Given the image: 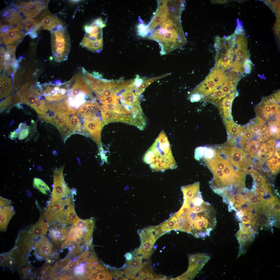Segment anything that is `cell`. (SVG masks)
Instances as JSON below:
<instances>
[{
	"instance_id": "6da1fadb",
	"label": "cell",
	"mask_w": 280,
	"mask_h": 280,
	"mask_svg": "<svg viewBox=\"0 0 280 280\" xmlns=\"http://www.w3.org/2000/svg\"><path fill=\"white\" fill-rule=\"evenodd\" d=\"M184 2L158 1L155 15L149 24L145 25L146 36L158 43L162 55L183 46L187 42L181 21Z\"/></svg>"
},
{
	"instance_id": "7a4b0ae2",
	"label": "cell",
	"mask_w": 280,
	"mask_h": 280,
	"mask_svg": "<svg viewBox=\"0 0 280 280\" xmlns=\"http://www.w3.org/2000/svg\"><path fill=\"white\" fill-rule=\"evenodd\" d=\"M185 206L181 213L178 212L180 226L187 222L191 226L190 234L196 238L209 236L216 223V211L203 199L200 191L190 198H184Z\"/></svg>"
},
{
	"instance_id": "3957f363",
	"label": "cell",
	"mask_w": 280,
	"mask_h": 280,
	"mask_svg": "<svg viewBox=\"0 0 280 280\" xmlns=\"http://www.w3.org/2000/svg\"><path fill=\"white\" fill-rule=\"evenodd\" d=\"M143 160L149 165L153 172H164L177 167L170 143L164 130L161 131L146 152Z\"/></svg>"
},
{
	"instance_id": "277c9868",
	"label": "cell",
	"mask_w": 280,
	"mask_h": 280,
	"mask_svg": "<svg viewBox=\"0 0 280 280\" xmlns=\"http://www.w3.org/2000/svg\"><path fill=\"white\" fill-rule=\"evenodd\" d=\"M71 47L70 36L66 26L51 32L52 54L55 61L67 60Z\"/></svg>"
},
{
	"instance_id": "5b68a950",
	"label": "cell",
	"mask_w": 280,
	"mask_h": 280,
	"mask_svg": "<svg viewBox=\"0 0 280 280\" xmlns=\"http://www.w3.org/2000/svg\"><path fill=\"white\" fill-rule=\"evenodd\" d=\"M105 26L102 19L99 18L90 25L86 26V33L80 45L92 52H100L103 46L102 28Z\"/></svg>"
},
{
	"instance_id": "8992f818",
	"label": "cell",
	"mask_w": 280,
	"mask_h": 280,
	"mask_svg": "<svg viewBox=\"0 0 280 280\" xmlns=\"http://www.w3.org/2000/svg\"><path fill=\"white\" fill-rule=\"evenodd\" d=\"M218 149L234 166L246 173H248L249 170L254 165L252 159L248 157L241 148L223 145L218 146Z\"/></svg>"
},
{
	"instance_id": "52a82bcc",
	"label": "cell",
	"mask_w": 280,
	"mask_h": 280,
	"mask_svg": "<svg viewBox=\"0 0 280 280\" xmlns=\"http://www.w3.org/2000/svg\"><path fill=\"white\" fill-rule=\"evenodd\" d=\"M189 266L186 271L177 277V280L193 279L210 259V257L202 253L190 255Z\"/></svg>"
},
{
	"instance_id": "ba28073f",
	"label": "cell",
	"mask_w": 280,
	"mask_h": 280,
	"mask_svg": "<svg viewBox=\"0 0 280 280\" xmlns=\"http://www.w3.org/2000/svg\"><path fill=\"white\" fill-rule=\"evenodd\" d=\"M64 166L55 169L53 172V186L51 200L65 199L69 197L71 191L65 181Z\"/></svg>"
},
{
	"instance_id": "9c48e42d",
	"label": "cell",
	"mask_w": 280,
	"mask_h": 280,
	"mask_svg": "<svg viewBox=\"0 0 280 280\" xmlns=\"http://www.w3.org/2000/svg\"><path fill=\"white\" fill-rule=\"evenodd\" d=\"M36 21L42 29L51 32L66 26L64 22L51 13L47 8L44 9L40 12L37 16Z\"/></svg>"
},
{
	"instance_id": "30bf717a",
	"label": "cell",
	"mask_w": 280,
	"mask_h": 280,
	"mask_svg": "<svg viewBox=\"0 0 280 280\" xmlns=\"http://www.w3.org/2000/svg\"><path fill=\"white\" fill-rule=\"evenodd\" d=\"M253 226L250 224L241 223L239 230L235 235L239 244L238 256L245 253L246 249L254 240L255 235Z\"/></svg>"
},
{
	"instance_id": "8fae6325",
	"label": "cell",
	"mask_w": 280,
	"mask_h": 280,
	"mask_svg": "<svg viewBox=\"0 0 280 280\" xmlns=\"http://www.w3.org/2000/svg\"><path fill=\"white\" fill-rule=\"evenodd\" d=\"M48 1H36L24 2L19 6V11L27 18H33L37 16L44 9L47 8Z\"/></svg>"
},
{
	"instance_id": "7c38bea8",
	"label": "cell",
	"mask_w": 280,
	"mask_h": 280,
	"mask_svg": "<svg viewBox=\"0 0 280 280\" xmlns=\"http://www.w3.org/2000/svg\"><path fill=\"white\" fill-rule=\"evenodd\" d=\"M34 239L29 229L23 230L19 233L14 247L23 255L26 256L34 245Z\"/></svg>"
},
{
	"instance_id": "4fadbf2b",
	"label": "cell",
	"mask_w": 280,
	"mask_h": 280,
	"mask_svg": "<svg viewBox=\"0 0 280 280\" xmlns=\"http://www.w3.org/2000/svg\"><path fill=\"white\" fill-rule=\"evenodd\" d=\"M72 197V196L65 199L50 200L44 213V218L48 223L69 204Z\"/></svg>"
},
{
	"instance_id": "5bb4252c",
	"label": "cell",
	"mask_w": 280,
	"mask_h": 280,
	"mask_svg": "<svg viewBox=\"0 0 280 280\" xmlns=\"http://www.w3.org/2000/svg\"><path fill=\"white\" fill-rule=\"evenodd\" d=\"M36 258L39 260L46 258L52 253V245L44 236L41 237L34 244Z\"/></svg>"
},
{
	"instance_id": "9a60e30c",
	"label": "cell",
	"mask_w": 280,
	"mask_h": 280,
	"mask_svg": "<svg viewBox=\"0 0 280 280\" xmlns=\"http://www.w3.org/2000/svg\"><path fill=\"white\" fill-rule=\"evenodd\" d=\"M87 118L89 120L85 122V127L90 133L91 136L100 148L102 149L101 141V121L99 118L96 115L91 116Z\"/></svg>"
},
{
	"instance_id": "2e32d148",
	"label": "cell",
	"mask_w": 280,
	"mask_h": 280,
	"mask_svg": "<svg viewBox=\"0 0 280 280\" xmlns=\"http://www.w3.org/2000/svg\"><path fill=\"white\" fill-rule=\"evenodd\" d=\"M23 31L15 27L1 33V42L7 46H16L26 35Z\"/></svg>"
},
{
	"instance_id": "e0dca14e",
	"label": "cell",
	"mask_w": 280,
	"mask_h": 280,
	"mask_svg": "<svg viewBox=\"0 0 280 280\" xmlns=\"http://www.w3.org/2000/svg\"><path fill=\"white\" fill-rule=\"evenodd\" d=\"M22 19V17L18 12L14 8H8L1 12V26H10L18 24Z\"/></svg>"
},
{
	"instance_id": "ac0fdd59",
	"label": "cell",
	"mask_w": 280,
	"mask_h": 280,
	"mask_svg": "<svg viewBox=\"0 0 280 280\" xmlns=\"http://www.w3.org/2000/svg\"><path fill=\"white\" fill-rule=\"evenodd\" d=\"M16 47V46H7L4 67L5 71L10 75L15 73L18 67L15 56Z\"/></svg>"
},
{
	"instance_id": "d6986e66",
	"label": "cell",
	"mask_w": 280,
	"mask_h": 280,
	"mask_svg": "<svg viewBox=\"0 0 280 280\" xmlns=\"http://www.w3.org/2000/svg\"><path fill=\"white\" fill-rule=\"evenodd\" d=\"M274 103L275 102L270 97L263 99L256 108L257 116L265 121L268 120L272 116L270 105Z\"/></svg>"
},
{
	"instance_id": "ffe728a7",
	"label": "cell",
	"mask_w": 280,
	"mask_h": 280,
	"mask_svg": "<svg viewBox=\"0 0 280 280\" xmlns=\"http://www.w3.org/2000/svg\"><path fill=\"white\" fill-rule=\"evenodd\" d=\"M261 206L265 213L270 217L279 215L280 202L278 199L275 196L263 201Z\"/></svg>"
},
{
	"instance_id": "44dd1931",
	"label": "cell",
	"mask_w": 280,
	"mask_h": 280,
	"mask_svg": "<svg viewBox=\"0 0 280 280\" xmlns=\"http://www.w3.org/2000/svg\"><path fill=\"white\" fill-rule=\"evenodd\" d=\"M13 206L11 205L0 207V231H5L12 218L15 213Z\"/></svg>"
},
{
	"instance_id": "7402d4cb",
	"label": "cell",
	"mask_w": 280,
	"mask_h": 280,
	"mask_svg": "<svg viewBox=\"0 0 280 280\" xmlns=\"http://www.w3.org/2000/svg\"><path fill=\"white\" fill-rule=\"evenodd\" d=\"M223 121L229 137L235 140L241 136L246 128V127L237 124L233 120L226 119L223 120Z\"/></svg>"
},
{
	"instance_id": "603a6c76",
	"label": "cell",
	"mask_w": 280,
	"mask_h": 280,
	"mask_svg": "<svg viewBox=\"0 0 280 280\" xmlns=\"http://www.w3.org/2000/svg\"><path fill=\"white\" fill-rule=\"evenodd\" d=\"M102 120V126L110 122H120L125 123L126 115L121 114L101 109Z\"/></svg>"
},
{
	"instance_id": "cb8c5ba5",
	"label": "cell",
	"mask_w": 280,
	"mask_h": 280,
	"mask_svg": "<svg viewBox=\"0 0 280 280\" xmlns=\"http://www.w3.org/2000/svg\"><path fill=\"white\" fill-rule=\"evenodd\" d=\"M48 225L47 222L45 221L43 217L41 216L38 221L29 229L34 239L44 235L48 230Z\"/></svg>"
},
{
	"instance_id": "d4e9b609",
	"label": "cell",
	"mask_w": 280,
	"mask_h": 280,
	"mask_svg": "<svg viewBox=\"0 0 280 280\" xmlns=\"http://www.w3.org/2000/svg\"><path fill=\"white\" fill-rule=\"evenodd\" d=\"M279 143L276 144L275 152L273 157L267 161L266 166L271 172L276 174L280 170V156Z\"/></svg>"
},
{
	"instance_id": "484cf974",
	"label": "cell",
	"mask_w": 280,
	"mask_h": 280,
	"mask_svg": "<svg viewBox=\"0 0 280 280\" xmlns=\"http://www.w3.org/2000/svg\"><path fill=\"white\" fill-rule=\"evenodd\" d=\"M16 27L23 31L24 30L26 34H30L36 32L39 28L36 20L31 18H27L22 19L17 24Z\"/></svg>"
},
{
	"instance_id": "4316f807",
	"label": "cell",
	"mask_w": 280,
	"mask_h": 280,
	"mask_svg": "<svg viewBox=\"0 0 280 280\" xmlns=\"http://www.w3.org/2000/svg\"><path fill=\"white\" fill-rule=\"evenodd\" d=\"M0 98L6 97L11 91L12 88V81L4 73L0 76Z\"/></svg>"
},
{
	"instance_id": "83f0119b",
	"label": "cell",
	"mask_w": 280,
	"mask_h": 280,
	"mask_svg": "<svg viewBox=\"0 0 280 280\" xmlns=\"http://www.w3.org/2000/svg\"><path fill=\"white\" fill-rule=\"evenodd\" d=\"M171 73H168L159 76L148 78H145L141 84L138 87L135 88L134 92L135 94L139 96L144 91L146 88L153 82L169 75Z\"/></svg>"
},
{
	"instance_id": "f1b7e54d",
	"label": "cell",
	"mask_w": 280,
	"mask_h": 280,
	"mask_svg": "<svg viewBox=\"0 0 280 280\" xmlns=\"http://www.w3.org/2000/svg\"><path fill=\"white\" fill-rule=\"evenodd\" d=\"M101 109L118 114L124 115L134 114L128 110L121 103L120 104L119 101L110 104H103L101 106Z\"/></svg>"
},
{
	"instance_id": "f546056e",
	"label": "cell",
	"mask_w": 280,
	"mask_h": 280,
	"mask_svg": "<svg viewBox=\"0 0 280 280\" xmlns=\"http://www.w3.org/2000/svg\"><path fill=\"white\" fill-rule=\"evenodd\" d=\"M245 195L250 208L256 209L261 206L262 199L256 192L247 191Z\"/></svg>"
},
{
	"instance_id": "4dcf8cb0",
	"label": "cell",
	"mask_w": 280,
	"mask_h": 280,
	"mask_svg": "<svg viewBox=\"0 0 280 280\" xmlns=\"http://www.w3.org/2000/svg\"><path fill=\"white\" fill-rule=\"evenodd\" d=\"M200 183L199 182L181 187V190L184 195V198H189L192 197L195 194L200 191Z\"/></svg>"
},
{
	"instance_id": "1f68e13d",
	"label": "cell",
	"mask_w": 280,
	"mask_h": 280,
	"mask_svg": "<svg viewBox=\"0 0 280 280\" xmlns=\"http://www.w3.org/2000/svg\"><path fill=\"white\" fill-rule=\"evenodd\" d=\"M266 121L257 116L251 120L247 127L255 134L257 135L265 125Z\"/></svg>"
},
{
	"instance_id": "d6a6232c",
	"label": "cell",
	"mask_w": 280,
	"mask_h": 280,
	"mask_svg": "<svg viewBox=\"0 0 280 280\" xmlns=\"http://www.w3.org/2000/svg\"><path fill=\"white\" fill-rule=\"evenodd\" d=\"M159 225L162 230L165 233L172 230H177L178 228L177 218L174 214L168 220Z\"/></svg>"
},
{
	"instance_id": "836d02e7",
	"label": "cell",
	"mask_w": 280,
	"mask_h": 280,
	"mask_svg": "<svg viewBox=\"0 0 280 280\" xmlns=\"http://www.w3.org/2000/svg\"><path fill=\"white\" fill-rule=\"evenodd\" d=\"M260 145V141L251 140L247 143L244 151L248 157L251 158H253L255 156Z\"/></svg>"
},
{
	"instance_id": "e575fe53",
	"label": "cell",
	"mask_w": 280,
	"mask_h": 280,
	"mask_svg": "<svg viewBox=\"0 0 280 280\" xmlns=\"http://www.w3.org/2000/svg\"><path fill=\"white\" fill-rule=\"evenodd\" d=\"M72 198L68 205L67 208L69 223L74 224L80 218L75 212Z\"/></svg>"
},
{
	"instance_id": "d590c367",
	"label": "cell",
	"mask_w": 280,
	"mask_h": 280,
	"mask_svg": "<svg viewBox=\"0 0 280 280\" xmlns=\"http://www.w3.org/2000/svg\"><path fill=\"white\" fill-rule=\"evenodd\" d=\"M268 124L272 138L279 139L280 137V122L270 120L268 121Z\"/></svg>"
},
{
	"instance_id": "8d00e7d4",
	"label": "cell",
	"mask_w": 280,
	"mask_h": 280,
	"mask_svg": "<svg viewBox=\"0 0 280 280\" xmlns=\"http://www.w3.org/2000/svg\"><path fill=\"white\" fill-rule=\"evenodd\" d=\"M34 187L42 193L47 194L50 192L48 186L41 179L37 178H34L33 180Z\"/></svg>"
},
{
	"instance_id": "74e56055",
	"label": "cell",
	"mask_w": 280,
	"mask_h": 280,
	"mask_svg": "<svg viewBox=\"0 0 280 280\" xmlns=\"http://www.w3.org/2000/svg\"><path fill=\"white\" fill-rule=\"evenodd\" d=\"M257 140L263 142L272 138V135L269 127L267 125H264L260 132L257 135Z\"/></svg>"
},
{
	"instance_id": "f35d334b",
	"label": "cell",
	"mask_w": 280,
	"mask_h": 280,
	"mask_svg": "<svg viewBox=\"0 0 280 280\" xmlns=\"http://www.w3.org/2000/svg\"><path fill=\"white\" fill-rule=\"evenodd\" d=\"M255 135L247 127L245 129L241 135L240 141V144L243 147L244 145L247 143L254 138Z\"/></svg>"
},
{
	"instance_id": "ab89813d",
	"label": "cell",
	"mask_w": 280,
	"mask_h": 280,
	"mask_svg": "<svg viewBox=\"0 0 280 280\" xmlns=\"http://www.w3.org/2000/svg\"><path fill=\"white\" fill-rule=\"evenodd\" d=\"M45 104V101L37 99L34 105L31 107L39 114L44 115L48 111Z\"/></svg>"
},
{
	"instance_id": "60d3db41",
	"label": "cell",
	"mask_w": 280,
	"mask_h": 280,
	"mask_svg": "<svg viewBox=\"0 0 280 280\" xmlns=\"http://www.w3.org/2000/svg\"><path fill=\"white\" fill-rule=\"evenodd\" d=\"M54 268L50 265L45 267L43 269L41 277L44 280H49L54 277Z\"/></svg>"
},
{
	"instance_id": "b9f144b4",
	"label": "cell",
	"mask_w": 280,
	"mask_h": 280,
	"mask_svg": "<svg viewBox=\"0 0 280 280\" xmlns=\"http://www.w3.org/2000/svg\"><path fill=\"white\" fill-rule=\"evenodd\" d=\"M97 99L103 104H111L120 100V96L116 95L101 97Z\"/></svg>"
},
{
	"instance_id": "7bdbcfd3",
	"label": "cell",
	"mask_w": 280,
	"mask_h": 280,
	"mask_svg": "<svg viewBox=\"0 0 280 280\" xmlns=\"http://www.w3.org/2000/svg\"><path fill=\"white\" fill-rule=\"evenodd\" d=\"M142 259L136 256L133 257L131 264V267L137 272L139 271L142 268Z\"/></svg>"
},
{
	"instance_id": "ee69618b",
	"label": "cell",
	"mask_w": 280,
	"mask_h": 280,
	"mask_svg": "<svg viewBox=\"0 0 280 280\" xmlns=\"http://www.w3.org/2000/svg\"><path fill=\"white\" fill-rule=\"evenodd\" d=\"M137 272L132 267L124 270V273L126 277L129 279H134Z\"/></svg>"
},
{
	"instance_id": "f6af8a7d",
	"label": "cell",
	"mask_w": 280,
	"mask_h": 280,
	"mask_svg": "<svg viewBox=\"0 0 280 280\" xmlns=\"http://www.w3.org/2000/svg\"><path fill=\"white\" fill-rule=\"evenodd\" d=\"M71 261V260L69 258H66L59 263H56L53 267L55 268L62 269V270L70 263Z\"/></svg>"
},
{
	"instance_id": "bcb514c9",
	"label": "cell",
	"mask_w": 280,
	"mask_h": 280,
	"mask_svg": "<svg viewBox=\"0 0 280 280\" xmlns=\"http://www.w3.org/2000/svg\"><path fill=\"white\" fill-rule=\"evenodd\" d=\"M6 51L4 47H0V69L2 70L4 68V62Z\"/></svg>"
},
{
	"instance_id": "7dc6e473",
	"label": "cell",
	"mask_w": 280,
	"mask_h": 280,
	"mask_svg": "<svg viewBox=\"0 0 280 280\" xmlns=\"http://www.w3.org/2000/svg\"><path fill=\"white\" fill-rule=\"evenodd\" d=\"M272 115L280 114V106L278 102L272 103L270 105Z\"/></svg>"
},
{
	"instance_id": "c3c4849f",
	"label": "cell",
	"mask_w": 280,
	"mask_h": 280,
	"mask_svg": "<svg viewBox=\"0 0 280 280\" xmlns=\"http://www.w3.org/2000/svg\"><path fill=\"white\" fill-rule=\"evenodd\" d=\"M85 264L84 263H81L75 268L74 272L77 275H80L83 274L85 271Z\"/></svg>"
},
{
	"instance_id": "681fc988",
	"label": "cell",
	"mask_w": 280,
	"mask_h": 280,
	"mask_svg": "<svg viewBox=\"0 0 280 280\" xmlns=\"http://www.w3.org/2000/svg\"><path fill=\"white\" fill-rule=\"evenodd\" d=\"M112 276L109 272L107 271L104 274L100 273L98 275L97 280H111Z\"/></svg>"
},
{
	"instance_id": "f907efd6",
	"label": "cell",
	"mask_w": 280,
	"mask_h": 280,
	"mask_svg": "<svg viewBox=\"0 0 280 280\" xmlns=\"http://www.w3.org/2000/svg\"><path fill=\"white\" fill-rule=\"evenodd\" d=\"M79 263L77 260L70 263L66 267L62 270H69L74 269L78 264Z\"/></svg>"
},
{
	"instance_id": "816d5d0a",
	"label": "cell",
	"mask_w": 280,
	"mask_h": 280,
	"mask_svg": "<svg viewBox=\"0 0 280 280\" xmlns=\"http://www.w3.org/2000/svg\"><path fill=\"white\" fill-rule=\"evenodd\" d=\"M11 200L4 198L0 197V207L11 205Z\"/></svg>"
},
{
	"instance_id": "f5cc1de1",
	"label": "cell",
	"mask_w": 280,
	"mask_h": 280,
	"mask_svg": "<svg viewBox=\"0 0 280 280\" xmlns=\"http://www.w3.org/2000/svg\"><path fill=\"white\" fill-rule=\"evenodd\" d=\"M29 133V130L28 129L23 130L20 134L18 137L19 139L22 140L25 138L27 136Z\"/></svg>"
},
{
	"instance_id": "db71d44e",
	"label": "cell",
	"mask_w": 280,
	"mask_h": 280,
	"mask_svg": "<svg viewBox=\"0 0 280 280\" xmlns=\"http://www.w3.org/2000/svg\"><path fill=\"white\" fill-rule=\"evenodd\" d=\"M11 96H8L3 101H2L0 104L1 109L3 108L9 104L11 101Z\"/></svg>"
},
{
	"instance_id": "11a10c76",
	"label": "cell",
	"mask_w": 280,
	"mask_h": 280,
	"mask_svg": "<svg viewBox=\"0 0 280 280\" xmlns=\"http://www.w3.org/2000/svg\"><path fill=\"white\" fill-rule=\"evenodd\" d=\"M278 1L277 0H267L264 1L267 5L271 8V9L275 5Z\"/></svg>"
},
{
	"instance_id": "9f6ffc18",
	"label": "cell",
	"mask_w": 280,
	"mask_h": 280,
	"mask_svg": "<svg viewBox=\"0 0 280 280\" xmlns=\"http://www.w3.org/2000/svg\"><path fill=\"white\" fill-rule=\"evenodd\" d=\"M126 260L127 261L131 260L133 258V256L132 254L130 253H127L124 255Z\"/></svg>"
},
{
	"instance_id": "6f0895ef",
	"label": "cell",
	"mask_w": 280,
	"mask_h": 280,
	"mask_svg": "<svg viewBox=\"0 0 280 280\" xmlns=\"http://www.w3.org/2000/svg\"><path fill=\"white\" fill-rule=\"evenodd\" d=\"M90 276L91 280H97L98 275L95 272H92Z\"/></svg>"
},
{
	"instance_id": "680465c9",
	"label": "cell",
	"mask_w": 280,
	"mask_h": 280,
	"mask_svg": "<svg viewBox=\"0 0 280 280\" xmlns=\"http://www.w3.org/2000/svg\"><path fill=\"white\" fill-rule=\"evenodd\" d=\"M275 100L278 103L280 102V92L279 91L275 93L273 96Z\"/></svg>"
},
{
	"instance_id": "91938a15",
	"label": "cell",
	"mask_w": 280,
	"mask_h": 280,
	"mask_svg": "<svg viewBox=\"0 0 280 280\" xmlns=\"http://www.w3.org/2000/svg\"><path fill=\"white\" fill-rule=\"evenodd\" d=\"M115 279L118 280H128V279L125 277H123L122 275H117L114 277Z\"/></svg>"
}]
</instances>
